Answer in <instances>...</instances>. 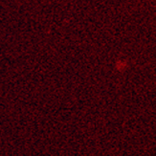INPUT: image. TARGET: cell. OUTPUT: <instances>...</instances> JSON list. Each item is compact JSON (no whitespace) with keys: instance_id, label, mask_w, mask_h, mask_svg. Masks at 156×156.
Listing matches in <instances>:
<instances>
[]
</instances>
